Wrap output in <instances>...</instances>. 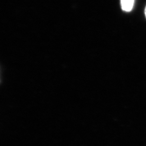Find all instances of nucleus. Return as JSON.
I'll return each mask as SVG.
<instances>
[{
    "label": "nucleus",
    "instance_id": "obj_2",
    "mask_svg": "<svg viewBox=\"0 0 146 146\" xmlns=\"http://www.w3.org/2000/svg\"><path fill=\"white\" fill-rule=\"evenodd\" d=\"M145 17H146V7H145Z\"/></svg>",
    "mask_w": 146,
    "mask_h": 146
},
{
    "label": "nucleus",
    "instance_id": "obj_1",
    "mask_svg": "<svg viewBox=\"0 0 146 146\" xmlns=\"http://www.w3.org/2000/svg\"><path fill=\"white\" fill-rule=\"evenodd\" d=\"M135 0H121V5L123 11L130 12L134 6Z\"/></svg>",
    "mask_w": 146,
    "mask_h": 146
}]
</instances>
